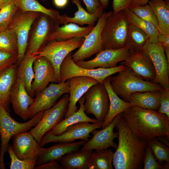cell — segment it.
Returning a JSON list of instances; mask_svg holds the SVG:
<instances>
[{
    "instance_id": "6da1fadb",
    "label": "cell",
    "mask_w": 169,
    "mask_h": 169,
    "mask_svg": "<svg viewBox=\"0 0 169 169\" xmlns=\"http://www.w3.org/2000/svg\"><path fill=\"white\" fill-rule=\"evenodd\" d=\"M115 128L119 133L118 144L113 163L115 169H141L148 141L135 136L121 113Z\"/></svg>"
},
{
    "instance_id": "7a4b0ae2",
    "label": "cell",
    "mask_w": 169,
    "mask_h": 169,
    "mask_svg": "<svg viewBox=\"0 0 169 169\" xmlns=\"http://www.w3.org/2000/svg\"><path fill=\"white\" fill-rule=\"evenodd\" d=\"M124 115L132 132L148 141L161 136L169 137V118L158 110L131 106Z\"/></svg>"
},
{
    "instance_id": "3957f363",
    "label": "cell",
    "mask_w": 169,
    "mask_h": 169,
    "mask_svg": "<svg viewBox=\"0 0 169 169\" xmlns=\"http://www.w3.org/2000/svg\"><path fill=\"white\" fill-rule=\"evenodd\" d=\"M110 85L116 94L128 102L133 93L160 91L163 89L158 84L143 80L127 67L118 72L117 75L111 77Z\"/></svg>"
},
{
    "instance_id": "277c9868",
    "label": "cell",
    "mask_w": 169,
    "mask_h": 169,
    "mask_svg": "<svg viewBox=\"0 0 169 169\" xmlns=\"http://www.w3.org/2000/svg\"><path fill=\"white\" fill-rule=\"evenodd\" d=\"M130 23L124 10L107 18L101 33L103 49H116L126 45Z\"/></svg>"
},
{
    "instance_id": "5b68a950",
    "label": "cell",
    "mask_w": 169,
    "mask_h": 169,
    "mask_svg": "<svg viewBox=\"0 0 169 169\" xmlns=\"http://www.w3.org/2000/svg\"><path fill=\"white\" fill-rule=\"evenodd\" d=\"M44 112L38 113L26 122L20 123L16 121L9 113L0 105V169H5L4 156L7 151L10 139L16 134L27 131L35 126L42 118Z\"/></svg>"
},
{
    "instance_id": "8992f818",
    "label": "cell",
    "mask_w": 169,
    "mask_h": 169,
    "mask_svg": "<svg viewBox=\"0 0 169 169\" xmlns=\"http://www.w3.org/2000/svg\"><path fill=\"white\" fill-rule=\"evenodd\" d=\"M71 52L69 54L63 61L60 69L59 81L64 82L71 78L77 76L92 78L99 83L103 84L107 77L125 69L127 67L120 64L109 68L99 67L97 69H86L77 65L72 60Z\"/></svg>"
},
{
    "instance_id": "52a82bcc",
    "label": "cell",
    "mask_w": 169,
    "mask_h": 169,
    "mask_svg": "<svg viewBox=\"0 0 169 169\" xmlns=\"http://www.w3.org/2000/svg\"><path fill=\"white\" fill-rule=\"evenodd\" d=\"M84 40V38H75L64 40L49 41L36 54L46 57L54 69L58 83L61 64L65 57L72 51L79 48Z\"/></svg>"
},
{
    "instance_id": "ba28073f",
    "label": "cell",
    "mask_w": 169,
    "mask_h": 169,
    "mask_svg": "<svg viewBox=\"0 0 169 169\" xmlns=\"http://www.w3.org/2000/svg\"><path fill=\"white\" fill-rule=\"evenodd\" d=\"M57 23L48 15L40 14L32 25L25 55H36L49 42V37Z\"/></svg>"
},
{
    "instance_id": "9c48e42d",
    "label": "cell",
    "mask_w": 169,
    "mask_h": 169,
    "mask_svg": "<svg viewBox=\"0 0 169 169\" xmlns=\"http://www.w3.org/2000/svg\"><path fill=\"white\" fill-rule=\"evenodd\" d=\"M41 13L23 12L18 10L13 18L8 28L16 35L18 44V66L24 57L26 50L28 38L32 25Z\"/></svg>"
},
{
    "instance_id": "30bf717a",
    "label": "cell",
    "mask_w": 169,
    "mask_h": 169,
    "mask_svg": "<svg viewBox=\"0 0 169 169\" xmlns=\"http://www.w3.org/2000/svg\"><path fill=\"white\" fill-rule=\"evenodd\" d=\"M69 94H65L55 105L44 112L43 117L30 131L39 143L44 135L64 117L69 106Z\"/></svg>"
},
{
    "instance_id": "8fae6325",
    "label": "cell",
    "mask_w": 169,
    "mask_h": 169,
    "mask_svg": "<svg viewBox=\"0 0 169 169\" xmlns=\"http://www.w3.org/2000/svg\"><path fill=\"white\" fill-rule=\"evenodd\" d=\"M102 123L90 124L83 122L76 123L69 126L61 134L55 136L49 131L43 137L39 143L41 147L51 142L68 143L79 139L86 141H89L90 133L95 129L101 128Z\"/></svg>"
},
{
    "instance_id": "7c38bea8",
    "label": "cell",
    "mask_w": 169,
    "mask_h": 169,
    "mask_svg": "<svg viewBox=\"0 0 169 169\" xmlns=\"http://www.w3.org/2000/svg\"><path fill=\"white\" fill-rule=\"evenodd\" d=\"M112 12H103L98 18L93 29L84 38L78 50L72 55L73 60H84L103 50L101 38L102 32L107 17Z\"/></svg>"
},
{
    "instance_id": "4fadbf2b",
    "label": "cell",
    "mask_w": 169,
    "mask_h": 169,
    "mask_svg": "<svg viewBox=\"0 0 169 169\" xmlns=\"http://www.w3.org/2000/svg\"><path fill=\"white\" fill-rule=\"evenodd\" d=\"M83 97L85 101L84 111L88 114H93L99 122L102 123L110 106L108 95L103 84L92 86Z\"/></svg>"
},
{
    "instance_id": "5bb4252c",
    "label": "cell",
    "mask_w": 169,
    "mask_h": 169,
    "mask_svg": "<svg viewBox=\"0 0 169 169\" xmlns=\"http://www.w3.org/2000/svg\"><path fill=\"white\" fill-rule=\"evenodd\" d=\"M69 92V79L64 82L51 84L46 87L36 95L29 106V119L52 107L60 97Z\"/></svg>"
},
{
    "instance_id": "9a60e30c",
    "label": "cell",
    "mask_w": 169,
    "mask_h": 169,
    "mask_svg": "<svg viewBox=\"0 0 169 169\" xmlns=\"http://www.w3.org/2000/svg\"><path fill=\"white\" fill-rule=\"evenodd\" d=\"M142 50L148 54L153 64L156 76L152 82L159 84L163 88H169V62L161 44L148 41Z\"/></svg>"
},
{
    "instance_id": "2e32d148",
    "label": "cell",
    "mask_w": 169,
    "mask_h": 169,
    "mask_svg": "<svg viewBox=\"0 0 169 169\" xmlns=\"http://www.w3.org/2000/svg\"><path fill=\"white\" fill-rule=\"evenodd\" d=\"M117 115L112 122L105 128L100 130L95 129L91 133L93 135L92 138L86 141L80 151L90 150H102L112 147L116 149L118 145L114 141V140L118 138V131L114 132V130L121 113Z\"/></svg>"
},
{
    "instance_id": "e0dca14e",
    "label": "cell",
    "mask_w": 169,
    "mask_h": 169,
    "mask_svg": "<svg viewBox=\"0 0 169 169\" xmlns=\"http://www.w3.org/2000/svg\"><path fill=\"white\" fill-rule=\"evenodd\" d=\"M130 53L126 46L118 49H105L96 54L95 57L88 61H79L75 63L86 69L96 67L109 68L117 66L118 63L125 60Z\"/></svg>"
},
{
    "instance_id": "ac0fdd59",
    "label": "cell",
    "mask_w": 169,
    "mask_h": 169,
    "mask_svg": "<svg viewBox=\"0 0 169 169\" xmlns=\"http://www.w3.org/2000/svg\"><path fill=\"white\" fill-rule=\"evenodd\" d=\"M33 69L34 76L31 85L33 98L47 87L50 82L58 83L54 67L45 57L38 55L33 62Z\"/></svg>"
},
{
    "instance_id": "d6986e66",
    "label": "cell",
    "mask_w": 169,
    "mask_h": 169,
    "mask_svg": "<svg viewBox=\"0 0 169 169\" xmlns=\"http://www.w3.org/2000/svg\"><path fill=\"white\" fill-rule=\"evenodd\" d=\"M120 64L125 65L145 81L152 82L156 78V71L152 61L143 50H130L128 57L125 60L121 62Z\"/></svg>"
},
{
    "instance_id": "ffe728a7",
    "label": "cell",
    "mask_w": 169,
    "mask_h": 169,
    "mask_svg": "<svg viewBox=\"0 0 169 169\" xmlns=\"http://www.w3.org/2000/svg\"><path fill=\"white\" fill-rule=\"evenodd\" d=\"M9 100L16 114L24 120L29 119V107L33 99L27 92L22 80L17 76L12 88Z\"/></svg>"
},
{
    "instance_id": "44dd1931",
    "label": "cell",
    "mask_w": 169,
    "mask_h": 169,
    "mask_svg": "<svg viewBox=\"0 0 169 169\" xmlns=\"http://www.w3.org/2000/svg\"><path fill=\"white\" fill-rule=\"evenodd\" d=\"M12 140V149L18 158L22 160L38 158L40 146L30 131L16 134Z\"/></svg>"
},
{
    "instance_id": "7402d4cb",
    "label": "cell",
    "mask_w": 169,
    "mask_h": 169,
    "mask_svg": "<svg viewBox=\"0 0 169 169\" xmlns=\"http://www.w3.org/2000/svg\"><path fill=\"white\" fill-rule=\"evenodd\" d=\"M92 78L77 76L69 79V106L64 118L71 115L78 110L77 102L92 86L99 83Z\"/></svg>"
},
{
    "instance_id": "603a6c76",
    "label": "cell",
    "mask_w": 169,
    "mask_h": 169,
    "mask_svg": "<svg viewBox=\"0 0 169 169\" xmlns=\"http://www.w3.org/2000/svg\"><path fill=\"white\" fill-rule=\"evenodd\" d=\"M86 142L81 140L76 142L59 143L48 148L40 146L37 165H40L50 161H60L65 155L79 151L80 147L83 146Z\"/></svg>"
},
{
    "instance_id": "cb8c5ba5",
    "label": "cell",
    "mask_w": 169,
    "mask_h": 169,
    "mask_svg": "<svg viewBox=\"0 0 169 169\" xmlns=\"http://www.w3.org/2000/svg\"><path fill=\"white\" fill-rule=\"evenodd\" d=\"M71 1L76 5L78 10L74 13V16L72 17H69L66 14L60 15L58 22L59 24L72 23L80 26L87 24L94 26L95 22L103 12L104 8L102 5H101L95 12L91 13L83 8L79 0H71Z\"/></svg>"
},
{
    "instance_id": "d4e9b609",
    "label": "cell",
    "mask_w": 169,
    "mask_h": 169,
    "mask_svg": "<svg viewBox=\"0 0 169 169\" xmlns=\"http://www.w3.org/2000/svg\"><path fill=\"white\" fill-rule=\"evenodd\" d=\"M111 79L110 76L105 78L103 82L108 95L110 106L107 115L102 123L101 128L108 126L117 115L131 107L129 102L123 100L113 91L110 85Z\"/></svg>"
},
{
    "instance_id": "484cf974",
    "label": "cell",
    "mask_w": 169,
    "mask_h": 169,
    "mask_svg": "<svg viewBox=\"0 0 169 169\" xmlns=\"http://www.w3.org/2000/svg\"><path fill=\"white\" fill-rule=\"evenodd\" d=\"M94 26L81 27L70 23L60 27L59 23H57L49 37L48 41L66 40L75 38H85Z\"/></svg>"
},
{
    "instance_id": "4316f807",
    "label": "cell",
    "mask_w": 169,
    "mask_h": 169,
    "mask_svg": "<svg viewBox=\"0 0 169 169\" xmlns=\"http://www.w3.org/2000/svg\"><path fill=\"white\" fill-rule=\"evenodd\" d=\"M17 63L0 73V105L10 112L9 96L13 84L17 77Z\"/></svg>"
},
{
    "instance_id": "83f0119b",
    "label": "cell",
    "mask_w": 169,
    "mask_h": 169,
    "mask_svg": "<svg viewBox=\"0 0 169 169\" xmlns=\"http://www.w3.org/2000/svg\"><path fill=\"white\" fill-rule=\"evenodd\" d=\"M85 100L84 97L82 96L78 101L80 105L79 109L71 115L63 119L49 131L52 135L57 136L63 133L69 126L76 123L83 122L92 123L99 122L96 119L90 118L85 113Z\"/></svg>"
},
{
    "instance_id": "f1b7e54d",
    "label": "cell",
    "mask_w": 169,
    "mask_h": 169,
    "mask_svg": "<svg viewBox=\"0 0 169 169\" xmlns=\"http://www.w3.org/2000/svg\"><path fill=\"white\" fill-rule=\"evenodd\" d=\"M161 90L133 93L130 96L129 103L131 106L158 110Z\"/></svg>"
},
{
    "instance_id": "f546056e",
    "label": "cell",
    "mask_w": 169,
    "mask_h": 169,
    "mask_svg": "<svg viewBox=\"0 0 169 169\" xmlns=\"http://www.w3.org/2000/svg\"><path fill=\"white\" fill-rule=\"evenodd\" d=\"M148 4L155 16L159 33L169 35V0H150Z\"/></svg>"
},
{
    "instance_id": "4dcf8cb0",
    "label": "cell",
    "mask_w": 169,
    "mask_h": 169,
    "mask_svg": "<svg viewBox=\"0 0 169 169\" xmlns=\"http://www.w3.org/2000/svg\"><path fill=\"white\" fill-rule=\"evenodd\" d=\"M93 150L71 152L60 160L64 169H90Z\"/></svg>"
},
{
    "instance_id": "1f68e13d",
    "label": "cell",
    "mask_w": 169,
    "mask_h": 169,
    "mask_svg": "<svg viewBox=\"0 0 169 169\" xmlns=\"http://www.w3.org/2000/svg\"><path fill=\"white\" fill-rule=\"evenodd\" d=\"M38 56L25 55L17 70V76L22 80L27 92L31 96V85L34 76L33 64Z\"/></svg>"
},
{
    "instance_id": "d6a6232c",
    "label": "cell",
    "mask_w": 169,
    "mask_h": 169,
    "mask_svg": "<svg viewBox=\"0 0 169 169\" xmlns=\"http://www.w3.org/2000/svg\"><path fill=\"white\" fill-rule=\"evenodd\" d=\"M125 16L130 23L139 28L147 35L149 41L152 43L158 42L159 33L156 27L151 23L139 17L129 9H124Z\"/></svg>"
},
{
    "instance_id": "836d02e7",
    "label": "cell",
    "mask_w": 169,
    "mask_h": 169,
    "mask_svg": "<svg viewBox=\"0 0 169 169\" xmlns=\"http://www.w3.org/2000/svg\"><path fill=\"white\" fill-rule=\"evenodd\" d=\"M14 2L20 11L38 12L44 13L51 17L59 23L60 16L59 12L53 8L48 9L46 8L36 0H14Z\"/></svg>"
},
{
    "instance_id": "e575fe53",
    "label": "cell",
    "mask_w": 169,
    "mask_h": 169,
    "mask_svg": "<svg viewBox=\"0 0 169 169\" xmlns=\"http://www.w3.org/2000/svg\"><path fill=\"white\" fill-rule=\"evenodd\" d=\"M114 152L110 148L92 152L90 169H113Z\"/></svg>"
},
{
    "instance_id": "d590c367",
    "label": "cell",
    "mask_w": 169,
    "mask_h": 169,
    "mask_svg": "<svg viewBox=\"0 0 169 169\" xmlns=\"http://www.w3.org/2000/svg\"><path fill=\"white\" fill-rule=\"evenodd\" d=\"M149 41L146 34L140 28L130 24L126 46L129 50L135 51L142 50Z\"/></svg>"
},
{
    "instance_id": "8d00e7d4",
    "label": "cell",
    "mask_w": 169,
    "mask_h": 169,
    "mask_svg": "<svg viewBox=\"0 0 169 169\" xmlns=\"http://www.w3.org/2000/svg\"><path fill=\"white\" fill-rule=\"evenodd\" d=\"M0 51L18 54L17 37L11 29L8 28L0 31Z\"/></svg>"
},
{
    "instance_id": "74e56055",
    "label": "cell",
    "mask_w": 169,
    "mask_h": 169,
    "mask_svg": "<svg viewBox=\"0 0 169 169\" xmlns=\"http://www.w3.org/2000/svg\"><path fill=\"white\" fill-rule=\"evenodd\" d=\"M148 145L159 163L165 161L169 163V146L157 138L148 141Z\"/></svg>"
},
{
    "instance_id": "f35d334b",
    "label": "cell",
    "mask_w": 169,
    "mask_h": 169,
    "mask_svg": "<svg viewBox=\"0 0 169 169\" xmlns=\"http://www.w3.org/2000/svg\"><path fill=\"white\" fill-rule=\"evenodd\" d=\"M18 10L14 1L0 9V31L8 28L13 18Z\"/></svg>"
},
{
    "instance_id": "ab89813d",
    "label": "cell",
    "mask_w": 169,
    "mask_h": 169,
    "mask_svg": "<svg viewBox=\"0 0 169 169\" xmlns=\"http://www.w3.org/2000/svg\"><path fill=\"white\" fill-rule=\"evenodd\" d=\"M7 151L11 159L10 169H33L37 165V158L22 160L17 157L14 153L11 146L9 144Z\"/></svg>"
},
{
    "instance_id": "60d3db41",
    "label": "cell",
    "mask_w": 169,
    "mask_h": 169,
    "mask_svg": "<svg viewBox=\"0 0 169 169\" xmlns=\"http://www.w3.org/2000/svg\"><path fill=\"white\" fill-rule=\"evenodd\" d=\"M129 9L139 17L152 24L158 30V23L155 16L148 4L131 6Z\"/></svg>"
},
{
    "instance_id": "b9f144b4",
    "label": "cell",
    "mask_w": 169,
    "mask_h": 169,
    "mask_svg": "<svg viewBox=\"0 0 169 169\" xmlns=\"http://www.w3.org/2000/svg\"><path fill=\"white\" fill-rule=\"evenodd\" d=\"M144 169H160L164 168L157 161L147 145L143 158Z\"/></svg>"
},
{
    "instance_id": "7bdbcfd3",
    "label": "cell",
    "mask_w": 169,
    "mask_h": 169,
    "mask_svg": "<svg viewBox=\"0 0 169 169\" xmlns=\"http://www.w3.org/2000/svg\"><path fill=\"white\" fill-rule=\"evenodd\" d=\"M18 59V54L0 51V73L16 63Z\"/></svg>"
},
{
    "instance_id": "ee69618b",
    "label": "cell",
    "mask_w": 169,
    "mask_h": 169,
    "mask_svg": "<svg viewBox=\"0 0 169 169\" xmlns=\"http://www.w3.org/2000/svg\"><path fill=\"white\" fill-rule=\"evenodd\" d=\"M158 111L169 118V88H163L161 91L160 107Z\"/></svg>"
},
{
    "instance_id": "f6af8a7d",
    "label": "cell",
    "mask_w": 169,
    "mask_h": 169,
    "mask_svg": "<svg viewBox=\"0 0 169 169\" xmlns=\"http://www.w3.org/2000/svg\"><path fill=\"white\" fill-rule=\"evenodd\" d=\"M113 13H117L125 9H129L128 0H113Z\"/></svg>"
},
{
    "instance_id": "bcb514c9",
    "label": "cell",
    "mask_w": 169,
    "mask_h": 169,
    "mask_svg": "<svg viewBox=\"0 0 169 169\" xmlns=\"http://www.w3.org/2000/svg\"><path fill=\"white\" fill-rule=\"evenodd\" d=\"M158 42L161 44L168 60L169 62V35L159 34Z\"/></svg>"
},
{
    "instance_id": "7dc6e473",
    "label": "cell",
    "mask_w": 169,
    "mask_h": 169,
    "mask_svg": "<svg viewBox=\"0 0 169 169\" xmlns=\"http://www.w3.org/2000/svg\"><path fill=\"white\" fill-rule=\"evenodd\" d=\"M85 4L87 11L90 13L95 12L101 5L99 0H83Z\"/></svg>"
},
{
    "instance_id": "c3c4849f",
    "label": "cell",
    "mask_w": 169,
    "mask_h": 169,
    "mask_svg": "<svg viewBox=\"0 0 169 169\" xmlns=\"http://www.w3.org/2000/svg\"><path fill=\"white\" fill-rule=\"evenodd\" d=\"M36 169H62V166H60L56 161H49L42 164L35 166Z\"/></svg>"
},
{
    "instance_id": "681fc988",
    "label": "cell",
    "mask_w": 169,
    "mask_h": 169,
    "mask_svg": "<svg viewBox=\"0 0 169 169\" xmlns=\"http://www.w3.org/2000/svg\"><path fill=\"white\" fill-rule=\"evenodd\" d=\"M150 0H128L129 8L131 6L142 5L148 3Z\"/></svg>"
},
{
    "instance_id": "f907efd6",
    "label": "cell",
    "mask_w": 169,
    "mask_h": 169,
    "mask_svg": "<svg viewBox=\"0 0 169 169\" xmlns=\"http://www.w3.org/2000/svg\"><path fill=\"white\" fill-rule=\"evenodd\" d=\"M54 4L57 7L62 8L68 4V0H53Z\"/></svg>"
},
{
    "instance_id": "816d5d0a",
    "label": "cell",
    "mask_w": 169,
    "mask_h": 169,
    "mask_svg": "<svg viewBox=\"0 0 169 169\" xmlns=\"http://www.w3.org/2000/svg\"><path fill=\"white\" fill-rule=\"evenodd\" d=\"M104 9H106L108 6L109 0H99Z\"/></svg>"
},
{
    "instance_id": "f5cc1de1",
    "label": "cell",
    "mask_w": 169,
    "mask_h": 169,
    "mask_svg": "<svg viewBox=\"0 0 169 169\" xmlns=\"http://www.w3.org/2000/svg\"><path fill=\"white\" fill-rule=\"evenodd\" d=\"M8 3L6 0H0V9Z\"/></svg>"
},
{
    "instance_id": "db71d44e",
    "label": "cell",
    "mask_w": 169,
    "mask_h": 169,
    "mask_svg": "<svg viewBox=\"0 0 169 169\" xmlns=\"http://www.w3.org/2000/svg\"><path fill=\"white\" fill-rule=\"evenodd\" d=\"M8 2L10 3L13 1L14 0H6Z\"/></svg>"
}]
</instances>
